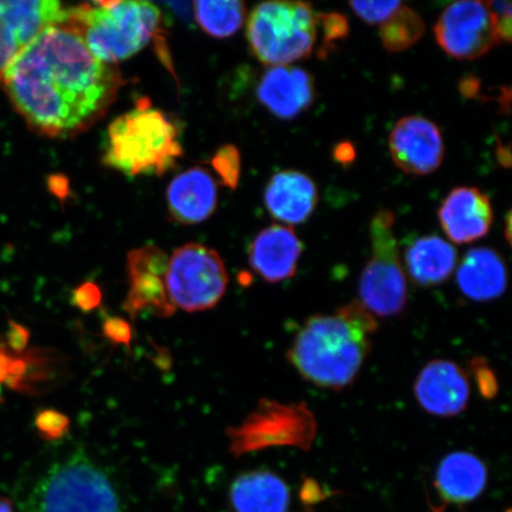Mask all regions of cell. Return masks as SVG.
<instances>
[{
	"label": "cell",
	"mask_w": 512,
	"mask_h": 512,
	"mask_svg": "<svg viewBox=\"0 0 512 512\" xmlns=\"http://www.w3.org/2000/svg\"><path fill=\"white\" fill-rule=\"evenodd\" d=\"M12 105L32 131L70 138L104 117L123 79L115 64L96 59L67 23L44 30L5 73Z\"/></svg>",
	"instance_id": "cell-1"
},
{
	"label": "cell",
	"mask_w": 512,
	"mask_h": 512,
	"mask_svg": "<svg viewBox=\"0 0 512 512\" xmlns=\"http://www.w3.org/2000/svg\"><path fill=\"white\" fill-rule=\"evenodd\" d=\"M376 330L375 317L360 302H352L332 315L307 319L287 351V360L304 380L342 390L360 374Z\"/></svg>",
	"instance_id": "cell-2"
},
{
	"label": "cell",
	"mask_w": 512,
	"mask_h": 512,
	"mask_svg": "<svg viewBox=\"0 0 512 512\" xmlns=\"http://www.w3.org/2000/svg\"><path fill=\"white\" fill-rule=\"evenodd\" d=\"M177 127L142 99L108 127L104 163L127 176H160L183 155Z\"/></svg>",
	"instance_id": "cell-3"
},
{
	"label": "cell",
	"mask_w": 512,
	"mask_h": 512,
	"mask_svg": "<svg viewBox=\"0 0 512 512\" xmlns=\"http://www.w3.org/2000/svg\"><path fill=\"white\" fill-rule=\"evenodd\" d=\"M19 512H124L110 476L85 453L60 460L18 498Z\"/></svg>",
	"instance_id": "cell-4"
},
{
	"label": "cell",
	"mask_w": 512,
	"mask_h": 512,
	"mask_svg": "<svg viewBox=\"0 0 512 512\" xmlns=\"http://www.w3.org/2000/svg\"><path fill=\"white\" fill-rule=\"evenodd\" d=\"M102 62L136 55L162 27L157 6L147 2H96L69 8L67 22Z\"/></svg>",
	"instance_id": "cell-5"
},
{
	"label": "cell",
	"mask_w": 512,
	"mask_h": 512,
	"mask_svg": "<svg viewBox=\"0 0 512 512\" xmlns=\"http://www.w3.org/2000/svg\"><path fill=\"white\" fill-rule=\"evenodd\" d=\"M318 14L311 4L267 2L255 6L247 22L252 53L270 67L306 59L318 36Z\"/></svg>",
	"instance_id": "cell-6"
},
{
	"label": "cell",
	"mask_w": 512,
	"mask_h": 512,
	"mask_svg": "<svg viewBox=\"0 0 512 512\" xmlns=\"http://www.w3.org/2000/svg\"><path fill=\"white\" fill-rule=\"evenodd\" d=\"M394 223L388 209L377 211L370 223L371 256L361 275L358 302L374 317L399 316L407 305V280Z\"/></svg>",
	"instance_id": "cell-7"
},
{
	"label": "cell",
	"mask_w": 512,
	"mask_h": 512,
	"mask_svg": "<svg viewBox=\"0 0 512 512\" xmlns=\"http://www.w3.org/2000/svg\"><path fill=\"white\" fill-rule=\"evenodd\" d=\"M318 431L315 414L305 402L280 403L262 399L238 427L228 428L230 453L235 457L271 447L310 451Z\"/></svg>",
	"instance_id": "cell-8"
},
{
	"label": "cell",
	"mask_w": 512,
	"mask_h": 512,
	"mask_svg": "<svg viewBox=\"0 0 512 512\" xmlns=\"http://www.w3.org/2000/svg\"><path fill=\"white\" fill-rule=\"evenodd\" d=\"M166 291L172 305L185 312L213 309L228 286V273L214 249L188 243L176 249L168 262Z\"/></svg>",
	"instance_id": "cell-9"
},
{
	"label": "cell",
	"mask_w": 512,
	"mask_h": 512,
	"mask_svg": "<svg viewBox=\"0 0 512 512\" xmlns=\"http://www.w3.org/2000/svg\"><path fill=\"white\" fill-rule=\"evenodd\" d=\"M434 35L447 55L463 61L477 60L498 44L485 4L470 0L448 5L435 24Z\"/></svg>",
	"instance_id": "cell-10"
},
{
	"label": "cell",
	"mask_w": 512,
	"mask_h": 512,
	"mask_svg": "<svg viewBox=\"0 0 512 512\" xmlns=\"http://www.w3.org/2000/svg\"><path fill=\"white\" fill-rule=\"evenodd\" d=\"M169 258L155 246L134 249L128 254V290L124 309L136 318L150 311L158 317H170L176 312L166 291L165 275Z\"/></svg>",
	"instance_id": "cell-11"
},
{
	"label": "cell",
	"mask_w": 512,
	"mask_h": 512,
	"mask_svg": "<svg viewBox=\"0 0 512 512\" xmlns=\"http://www.w3.org/2000/svg\"><path fill=\"white\" fill-rule=\"evenodd\" d=\"M389 151L395 165L403 172L426 176L443 164L444 139L433 121L412 115L402 118L393 127Z\"/></svg>",
	"instance_id": "cell-12"
},
{
	"label": "cell",
	"mask_w": 512,
	"mask_h": 512,
	"mask_svg": "<svg viewBox=\"0 0 512 512\" xmlns=\"http://www.w3.org/2000/svg\"><path fill=\"white\" fill-rule=\"evenodd\" d=\"M414 393L428 414L451 418L465 411L471 387L469 377L458 364L435 360L420 371L414 383Z\"/></svg>",
	"instance_id": "cell-13"
},
{
	"label": "cell",
	"mask_w": 512,
	"mask_h": 512,
	"mask_svg": "<svg viewBox=\"0 0 512 512\" xmlns=\"http://www.w3.org/2000/svg\"><path fill=\"white\" fill-rule=\"evenodd\" d=\"M256 94L275 117L291 120L309 110L315 101V80L303 68L271 67L262 75Z\"/></svg>",
	"instance_id": "cell-14"
},
{
	"label": "cell",
	"mask_w": 512,
	"mask_h": 512,
	"mask_svg": "<svg viewBox=\"0 0 512 512\" xmlns=\"http://www.w3.org/2000/svg\"><path fill=\"white\" fill-rule=\"evenodd\" d=\"M438 216L448 239L458 245L484 238L494 222L490 198L473 187L452 190Z\"/></svg>",
	"instance_id": "cell-15"
},
{
	"label": "cell",
	"mask_w": 512,
	"mask_h": 512,
	"mask_svg": "<svg viewBox=\"0 0 512 512\" xmlns=\"http://www.w3.org/2000/svg\"><path fill=\"white\" fill-rule=\"evenodd\" d=\"M302 253L303 243L296 230L283 224H273L255 236L248 260L260 278L277 284L294 277Z\"/></svg>",
	"instance_id": "cell-16"
},
{
	"label": "cell",
	"mask_w": 512,
	"mask_h": 512,
	"mask_svg": "<svg viewBox=\"0 0 512 512\" xmlns=\"http://www.w3.org/2000/svg\"><path fill=\"white\" fill-rule=\"evenodd\" d=\"M172 219L197 224L209 219L217 207V184L210 172L191 168L174 178L166 192Z\"/></svg>",
	"instance_id": "cell-17"
},
{
	"label": "cell",
	"mask_w": 512,
	"mask_h": 512,
	"mask_svg": "<svg viewBox=\"0 0 512 512\" xmlns=\"http://www.w3.org/2000/svg\"><path fill=\"white\" fill-rule=\"evenodd\" d=\"M318 189L303 172L286 170L275 174L265 190V204L280 222L300 224L310 219L318 204Z\"/></svg>",
	"instance_id": "cell-18"
},
{
	"label": "cell",
	"mask_w": 512,
	"mask_h": 512,
	"mask_svg": "<svg viewBox=\"0 0 512 512\" xmlns=\"http://www.w3.org/2000/svg\"><path fill=\"white\" fill-rule=\"evenodd\" d=\"M457 284L464 296L473 302H491L507 290V267L495 249H470L458 267Z\"/></svg>",
	"instance_id": "cell-19"
},
{
	"label": "cell",
	"mask_w": 512,
	"mask_h": 512,
	"mask_svg": "<svg viewBox=\"0 0 512 512\" xmlns=\"http://www.w3.org/2000/svg\"><path fill=\"white\" fill-rule=\"evenodd\" d=\"M488 469L475 454L453 452L441 460L435 472V488L445 503L475 501L486 488Z\"/></svg>",
	"instance_id": "cell-20"
},
{
	"label": "cell",
	"mask_w": 512,
	"mask_h": 512,
	"mask_svg": "<svg viewBox=\"0 0 512 512\" xmlns=\"http://www.w3.org/2000/svg\"><path fill=\"white\" fill-rule=\"evenodd\" d=\"M230 503L235 512H287L290 489L270 471L243 473L230 486Z\"/></svg>",
	"instance_id": "cell-21"
},
{
	"label": "cell",
	"mask_w": 512,
	"mask_h": 512,
	"mask_svg": "<svg viewBox=\"0 0 512 512\" xmlns=\"http://www.w3.org/2000/svg\"><path fill=\"white\" fill-rule=\"evenodd\" d=\"M406 266L415 284L438 286L456 270L457 249L437 235L421 236L406 251Z\"/></svg>",
	"instance_id": "cell-22"
},
{
	"label": "cell",
	"mask_w": 512,
	"mask_h": 512,
	"mask_svg": "<svg viewBox=\"0 0 512 512\" xmlns=\"http://www.w3.org/2000/svg\"><path fill=\"white\" fill-rule=\"evenodd\" d=\"M246 6L239 0L196 2L195 17L203 31L215 38L233 36L245 21Z\"/></svg>",
	"instance_id": "cell-23"
},
{
	"label": "cell",
	"mask_w": 512,
	"mask_h": 512,
	"mask_svg": "<svg viewBox=\"0 0 512 512\" xmlns=\"http://www.w3.org/2000/svg\"><path fill=\"white\" fill-rule=\"evenodd\" d=\"M424 34L425 23L418 12L403 4L380 27L381 42L390 53H401L413 47Z\"/></svg>",
	"instance_id": "cell-24"
},
{
	"label": "cell",
	"mask_w": 512,
	"mask_h": 512,
	"mask_svg": "<svg viewBox=\"0 0 512 512\" xmlns=\"http://www.w3.org/2000/svg\"><path fill=\"white\" fill-rule=\"evenodd\" d=\"M27 48L8 18L0 10V83L11 64Z\"/></svg>",
	"instance_id": "cell-25"
},
{
	"label": "cell",
	"mask_w": 512,
	"mask_h": 512,
	"mask_svg": "<svg viewBox=\"0 0 512 512\" xmlns=\"http://www.w3.org/2000/svg\"><path fill=\"white\" fill-rule=\"evenodd\" d=\"M213 165L223 183L235 189L239 183L241 169L239 151L230 145L222 147L213 159Z\"/></svg>",
	"instance_id": "cell-26"
},
{
	"label": "cell",
	"mask_w": 512,
	"mask_h": 512,
	"mask_svg": "<svg viewBox=\"0 0 512 512\" xmlns=\"http://www.w3.org/2000/svg\"><path fill=\"white\" fill-rule=\"evenodd\" d=\"M318 25H322L324 46L319 51V56H325L326 51L334 47L338 41L344 40L349 35V23L347 17L336 14H318Z\"/></svg>",
	"instance_id": "cell-27"
},
{
	"label": "cell",
	"mask_w": 512,
	"mask_h": 512,
	"mask_svg": "<svg viewBox=\"0 0 512 512\" xmlns=\"http://www.w3.org/2000/svg\"><path fill=\"white\" fill-rule=\"evenodd\" d=\"M352 11L368 24H382L401 8V2H352Z\"/></svg>",
	"instance_id": "cell-28"
},
{
	"label": "cell",
	"mask_w": 512,
	"mask_h": 512,
	"mask_svg": "<svg viewBox=\"0 0 512 512\" xmlns=\"http://www.w3.org/2000/svg\"><path fill=\"white\" fill-rule=\"evenodd\" d=\"M491 16L492 24L499 42L510 43L512 29V6L510 2H492L484 3Z\"/></svg>",
	"instance_id": "cell-29"
},
{
	"label": "cell",
	"mask_w": 512,
	"mask_h": 512,
	"mask_svg": "<svg viewBox=\"0 0 512 512\" xmlns=\"http://www.w3.org/2000/svg\"><path fill=\"white\" fill-rule=\"evenodd\" d=\"M36 425L44 438L56 440L63 438L68 433L69 418L60 412L53 411V409H47V411L38 414Z\"/></svg>",
	"instance_id": "cell-30"
},
{
	"label": "cell",
	"mask_w": 512,
	"mask_h": 512,
	"mask_svg": "<svg viewBox=\"0 0 512 512\" xmlns=\"http://www.w3.org/2000/svg\"><path fill=\"white\" fill-rule=\"evenodd\" d=\"M472 370L476 375L478 388L485 398L492 399L497 394L498 384L494 371L490 369L484 360L472 361Z\"/></svg>",
	"instance_id": "cell-31"
},
{
	"label": "cell",
	"mask_w": 512,
	"mask_h": 512,
	"mask_svg": "<svg viewBox=\"0 0 512 512\" xmlns=\"http://www.w3.org/2000/svg\"><path fill=\"white\" fill-rule=\"evenodd\" d=\"M101 291L92 283L82 284L74 291L73 303L83 312H91L101 303Z\"/></svg>",
	"instance_id": "cell-32"
},
{
	"label": "cell",
	"mask_w": 512,
	"mask_h": 512,
	"mask_svg": "<svg viewBox=\"0 0 512 512\" xmlns=\"http://www.w3.org/2000/svg\"><path fill=\"white\" fill-rule=\"evenodd\" d=\"M104 334L115 344L128 345L132 339V329L126 320L118 317L107 318L104 322Z\"/></svg>",
	"instance_id": "cell-33"
},
{
	"label": "cell",
	"mask_w": 512,
	"mask_h": 512,
	"mask_svg": "<svg viewBox=\"0 0 512 512\" xmlns=\"http://www.w3.org/2000/svg\"><path fill=\"white\" fill-rule=\"evenodd\" d=\"M459 89L466 98H480V82L475 76H466V78L460 81Z\"/></svg>",
	"instance_id": "cell-34"
},
{
	"label": "cell",
	"mask_w": 512,
	"mask_h": 512,
	"mask_svg": "<svg viewBox=\"0 0 512 512\" xmlns=\"http://www.w3.org/2000/svg\"><path fill=\"white\" fill-rule=\"evenodd\" d=\"M335 158L337 162L345 164L351 163L355 159V149L350 143L339 144L335 149Z\"/></svg>",
	"instance_id": "cell-35"
},
{
	"label": "cell",
	"mask_w": 512,
	"mask_h": 512,
	"mask_svg": "<svg viewBox=\"0 0 512 512\" xmlns=\"http://www.w3.org/2000/svg\"><path fill=\"white\" fill-rule=\"evenodd\" d=\"M302 498L304 502H317L318 499H322V491L318 488V485L313 482H307L302 491Z\"/></svg>",
	"instance_id": "cell-36"
},
{
	"label": "cell",
	"mask_w": 512,
	"mask_h": 512,
	"mask_svg": "<svg viewBox=\"0 0 512 512\" xmlns=\"http://www.w3.org/2000/svg\"><path fill=\"white\" fill-rule=\"evenodd\" d=\"M497 158L498 162L501 163L504 168H510L511 164V155H510V147H504L501 144H498L497 149Z\"/></svg>",
	"instance_id": "cell-37"
},
{
	"label": "cell",
	"mask_w": 512,
	"mask_h": 512,
	"mask_svg": "<svg viewBox=\"0 0 512 512\" xmlns=\"http://www.w3.org/2000/svg\"><path fill=\"white\" fill-rule=\"evenodd\" d=\"M0 512H15L9 499L0 497Z\"/></svg>",
	"instance_id": "cell-38"
},
{
	"label": "cell",
	"mask_w": 512,
	"mask_h": 512,
	"mask_svg": "<svg viewBox=\"0 0 512 512\" xmlns=\"http://www.w3.org/2000/svg\"><path fill=\"white\" fill-rule=\"evenodd\" d=\"M6 361H2L0 358V388H2V382L5 380L6 375H9V370L6 368Z\"/></svg>",
	"instance_id": "cell-39"
},
{
	"label": "cell",
	"mask_w": 512,
	"mask_h": 512,
	"mask_svg": "<svg viewBox=\"0 0 512 512\" xmlns=\"http://www.w3.org/2000/svg\"><path fill=\"white\" fill-rule=\"evenodd\" d=\"M505 236H507V240L511 243V211H509L507 215V226H505Z\"/></svg>",
	"instance_id": "cell-40"
}]
</instances>
